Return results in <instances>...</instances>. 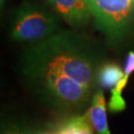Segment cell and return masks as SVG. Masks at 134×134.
I'll list each match as a JSON object with an SVG mask.
<instances>
[{
	"label": "cell",
	"mask_w": 134,
	"mask_h": 134,
	"mask_svg": "<svg viewBox=\"0 0 134 134\" xmlns=\"http://www.w3.org/2000/svg\"><path fill=\"white\" fill-rule=\"evenodd\" d=\"M96 57L91 46L80 35L60 31L32 45L23 55V66L56 99L76 106L88 97Z\"/></svg>",
	"instance_id": "obj_1"
},
{
	"label": "cell",
	"mask_w": 134,
	"mask_h": 134,
	"mask_svg": "<svg viewBox=\"0 0 134 134\" xmlns=\"http://www.w3.org/2000/svg\"><path fill=\"white\" fill-rule=\"evenodd\" d=\"M86 115L97 134H110L106 116V102L102 91H98L93 96L91 106Z\"/></svg>",
	"instance_id": "obj_5"
},
{
	"label": "cell",
	"mask_w": 134,
	"mask_h": 134,
	"mask_svg": "<svg viewBox=\"0 0 134 134\" xmlns=\"http://www.w3.org/2000/svg\"><path fill=\"white\" fill-rule=\"evenodd\" d=\"M59 32L58 21L50 11L25 3L15 13L10 35L18 42H40Z\"/></svg>",
	"instance_id": "obj_2"
},
{
	"label": "cell",
	"mask_w": 134,
	"mask_h": 134,
	"mask_svg": "<svg viewBox=\"0 0 134 134\" xmlns=\"http://www.w3.org/2000/svg\"><path fill=\"white\" fill-rule=\"evenodd\" d=\"M134 72V52L131 51L128 53L126 58V63H125L124 68V79L128 81L130 75Z\"/></svg>",
	"instance_id": "obj_9"
},
{
	"label": "cell",
	"mask_w": 134,
	"mask_h": 134,
	"mask_svg": "<svg viewBox=\"0 0 134 134\" xmlns=\"http://www.w3.org/2000/svg\"><path fill=\"white\" fill-rule=\"evenodd\" d=\"M125 100L122 97L121 93L115 91H111V96H110L109 102H108V108L112 112H118L125 109Z\"/></svg>",
	"instance_id": "obj_8"
},
{
	"label": "cell",
	"mask_w": 134,
	"mask_h": 134,
	"mask_svg": "<svg viewBox=\"0 0 134 134\" xmlns=\"http://www.w3.org/2000/svg\"><path fill=\"white\" fill-rule=\"evenodd\" d=\"M86 115L76 116L63 125L58 134H93Z\"/></svg>",
	"instance_id": "obj_7"
},
{
	"label": "cell",
	"mask_w": 134,
	"mask_h": 134,
	"mask_svg": "<svg viewBox=\"0 0 134 134\" xmlns=\"http://www.w3.org/2000/svg\"><path fill=\"white\" fill-rule=\"evenodd\" d=\"M5 1H6V0H0V4H1V7H3V6H4Z\"/></svg>",
	"instance_id": "obj_11"
},
{
	"label": "cell",
	"mask_w": 134,
	"mask_h": 134,
	"mask_svg": "<svg viewBox=\"0 0 134 134\" xmlns=\"http://www.w3.org/2000/svg\"><path fill=\"white\" fill-rule=\"evenodd\" d=\"M96 27L109 39L121 37L134 12V0H90Z\"/></svg>",
	"instance_id": "obj_3"
},
{
	"label": "cell",
	"mask_w": 134,
	"mask_h": 134,
	"mask_svg": "<svg viewBox=\"0 0 134 134\" xmlns=\"http://www.w3.org/2000/svg\"><path fill=\"white\" fill-rule=\"evenodd\" d=\"M5 134H27L23 132V131H20V130H8Z\"/></svg>",
	"instance_id": "obj_10"
},
{
	"label": "cell",
	"mask_w": 134,
	"mask_h": 134,
	"mask_svg": "<svg viewBox=\"0 0 134 134\" xmlns=\"http://www.w3.org/2000/svg\"><path fill=\"white\" fill-rule=\"evenodd\" d=\"M123 77L124 71L113 63H106L102 65L97 72L98 82L103 88L113 90Z\"/></svg>",
	"instance_id": "obj_6"
},
{
	"label": "cell",
	"mask_w": 134,
	"mask_h": 134,
	"mask_svg": "<svg viewBox=\"0 0 134 134\" xmlns=\"http://www.w3.org/2000/svg\"><path fill=\"white\" fill-rule=\"evenodd\" d=\"M61 18L72 26L86 24L91 16L90 0H46Z\"/></svg>",
	"instance_id": "obj_4"
}]
</instances>
